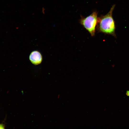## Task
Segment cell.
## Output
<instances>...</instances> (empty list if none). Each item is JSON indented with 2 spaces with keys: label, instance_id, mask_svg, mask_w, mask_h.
<instances>
[{
  "label": "cell",
  "instance_id": "cell-1",
  "mask_svg": "<svg viewBox=\"0 0 129 129\" xmlns=\"http://www.w3.org/2000/svg\"><path fill=\"white\" fill-rule=\"evenodd\" d=\"M115 6V5H113L107 14L98 17L97 24L100 32L116 38L115 32L116 25L113 16V12Z\"/></svg>",
  "mask_w": 129,
  "mask_h": 129
},
{
  "label": "cell",
  "instance_id": "cell-4",
  "mask_svg": "<svg viewBox=\"0 0 129 129\" xmlns=\"http://www.w3.org/2000/svg\"><path fill=\"white\" fill-rule=\"evenodd\" d=\"M5 128V125L2 123L0 124V129H3Z\"/></svg>",
  "mask_w": 129,
  "mask_h": 129
},
{
  "label": "cell",
  "instance_id": "cell-2",
  "mask_svg": "<svg viewBox=\"0 0 129 129\" xmlns=\"http://www.w3.org/2000/svg\"><path fill=\"white\" fill-rule=\"evenodd\" d=\"M98 13L96 11L93 12L88 16L81 17L80 23L87 30L91 35H94L96 27L98 22Z\"/></svg>",
  "mask_w": 129,
  "mask_h": 129
},
{
  "label": "cell",
  "instance_id": "cell-3",
  "mask_svg": "<svg viewBox=\"0 0 129 129\" xmlns=\"http://www.w3.org/2000/svg\"><path fill=\"white\" fill-rule=\"evenodd\" d=\"M29 59L33 64L37 65L40 64L42 60V57L40 53L37 51L32 52L29 56Z\"/></svg>",
  "mask_w": 129,
  "mask_h": 129
},
{
  "label": "cell",
  "instance_id": "cell-5",
  "mask_svg": "<svg viewBox=\"0 0 129 129\" xmlns=\"http://www.w3.org/2000/svg\"><path fill=\"white\" fill-rule=\"evenodd\" d=\"M126 94L127 96L129 97V90L127 91H126Z\"/></svg>",
  "mask_w": 129,
  "mask_h": 129
}]
</instances>
